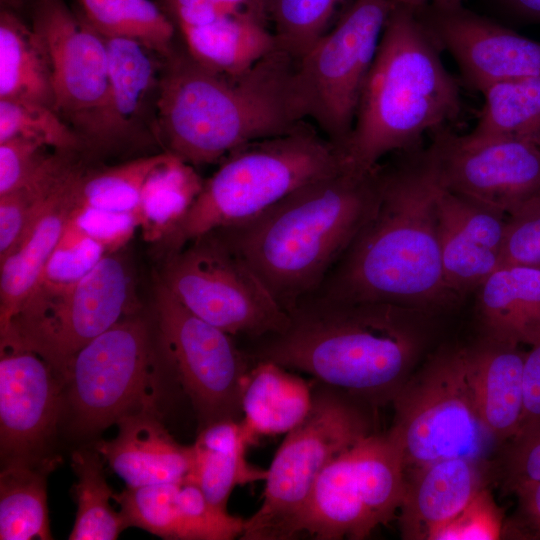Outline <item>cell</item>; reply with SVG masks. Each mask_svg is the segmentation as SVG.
<instances>
[{"instance_id": "cell-11", "label": "cell", "mask_w": 540, "mask_h": 540, "mask_svg": "<svg viewBox=\"0 0 540 540\" xmlns=\"http://www.w3.org/2000/svg\"><path fill=\"white\" fill-rule=\"evenodd\" d=\"M393 5L352 0L335 26L294 61L292 86L303 117L343 153Z\"/></svg>"}, {"instance_id": "cell-25", "label": "cell", "mask_w": 540, "mask_h": 540, "mask_svg": "<svg viewBox=\"0 0 540 540\" xmlns=\"http://www.w3.org/2000/svg\"><path fill=\"white\" fill-rule=\"evenodd\" d=\"M476 307L485 338L534 345L540 341V269L497 268L477 288Z\"/></svg>"}, {"instance_id": "cell-18", "label": "cell", "mask_w": 540, "mask_h": 540, "mask_svg": "<svg viewBox=\"0 0 540 540\" xmlns=\"http://www.w3.org/2000/svg\"><path fill=\"white\" fill-rule=\"evenodd\" d=\"M0 350L1 456H39L55 430L63 381L31 350L7 344Z\"/></svg>"}, {"instance_id": "cell-22", "label": "cell", "mask_w": 540, "mask_h": 540, "mask_svg": "<svg viewBox=\"0 0 540 540\" xmlns=\"http://www.w3.org/2000/svg\"><path fill=\"white\" fill-rule=\"evenodd\" d=\"M116 424L118 435L98 442L95 450L127 487L178 482L189 475L192 445L177 443L159 421L157 412L130 415Z\"/></svg>"}, {"instance_id": "cell-40", "label": "cell", "mask_w": 540, "mask_h": 540, "mask_svg": "<svg viewBox=\"0 0 540 540\" xmlns=\"http://www.w3.org/2000/svg\"><path fill=\"white\" fill-rule=\"evenodd\" d=\"M43 144L15 137L0 143V195L25 187L58 168L73 152L49 155Z\"/></svg>"}, {"instance_id": "cell-3", "label": "cell", "mask_w": 540, "mask_h": 540, "mask_svg": "<svg viewBox=\"0 0 540 540\" xmlns=\"http://www.w3.org/2000/svg\"><path fill=\"white\" fill-rule=\"evenodd\" d=\"M160 73L155 127L167 152L194 167L307 121L297 105L294 60L279 48L238 75L173 52Z\"/></svg>"}, {"instance_id": "cell-48", "label": "cell", "mask_w": 540, "mask_h": 540, "mask_svg": "<svg viewBox=\"0 0 540 540\" xmlns=\"http://www.w3.org/2000/svg\"><path fill=\"white\" fill-rule=\"evenodd\" d=\"M499 9L519 24H540V0H495Z\"/></svg>"}, {"instance_id": "cell-41", "label": "cell", "mask_w": 540, "mask_h": 540, "mask_svg": "<svg viewBox=\"0 0 540 540\" xmlns=\"http://www.w3.org/2000/svg\"><path fill=\"white\" fill-rule=\"evenodd\" d=\"M502 266L540 269V197L507 217L499 256Z\"/></svg>"}, {"instance_id": "cell-29", "label": "cell", "mask_w": 540, "mask_h": 540, "mask_svg": "<svg viewBox=\"0 0 540 540\" xmlns=\"http://www.w3.org/2000/svg\"><path fill=\"white\" fill-rule=\"evenodd\" d=\"M109 71V112L113 143L131 137L158 92L160 75L144 44L128 38H104ZM157 54V53H156Z\"/></svg>"}, {"instance_id": "cell-1", "label": "cell", "mask_w": 540, "mask_h": 540, "mask_svg": "<svg viewBox=\"0 0 540 540\" xmlns=\"http://www.w3.org/2000/svg\"><path fill=\"white\" fill-rule=\"evenodd\" d=\"M433 313L311 293L287 311L283 328L239 344L254 362L306 373L378 406L409 379Z\"/></svg>"}, {"instance_id": "cell-17", "label": "cell", "mask_w": 540, "mask_h": 540, "mask_svg": "<svg viewBox=\"0 0 540 540\" xmlns=\"http://www.w3.org/2000/svg\"><path fill=\"white\" fill-rule=\"evenodd\" d=\"M461 78L481 93L500 82L540 76V41L529 39L463 3H429L414 10Z\"/></svg>"}, {"instance_id": "cell-9", "label": "cell", "mask_w": 540, "mask_h": 540, "mask_svg": "<svg viewBox=\"0 0 540 540\" xmlns=\"http://www.w3.org/2000/svg\"><path fill=\"white\" fill-rule=\"evenodd\" d=\"M133 289L128 264L116 252L109 253L73 285L36 286L0 331V344L39 354L63 381L81 348L135 314Z\"/></svg>"}, {"instance_id": "cell-47", "label": "cell", "mask_w": 540, "mask_h": 540, "mask_svg": "<svg viewBox=\"0 0 540 540\" xmlns=\"http://www.w3.org/2000/svg\"><path fill=\"white\" fill-rule=\"evenodd\" d=\"M175 14L179 26L210 24L226 14L212 0H164Z\"/></svg>"}, {"instance_id": "cell-43", "label": "cell", "mask_w": 540, "mask_h": 540, "mask_svg": "<svg viewBox=\"0 0 540 540\" xmlns=\"http://www.w3.org/2000/svg\"><path fill=\"white\" fill-rule=\"evenodd\" d=\"M68 222L103 245L108 253L118 251L139 228L135 212L113 211L92 206H74Z\"/></svg>"}, {"instance_id": "cell-15", "label": "cell", "mask_w": 540, "mask_h": 540, "mask_svg": "<svg viewBox=\"0 0 540 540\" xmlns=\"http://www.w3.org/2000/svg\"><path fill=\"white\" fill-rule=\"evenodd\" d=\"M32 27L48 51L53 108L84 144H114L104 37L84 17H77L64 0H35Z\"/></svg>"}, {"instance_id": "cell-6", "label": "cell", "mask_w": 540, "mask_h": 540, "mask_svg": "<svg viewBox=\"0 0 540 540\" xmlns=\"http://www.w3.org/2000/svg\"><path fill=\"white\" fill-rule=\"evenodd\" d=\"M349 163L311 122L227 154L184 218L160 246L165 257L216 229L249 220L300 187Z\"/></svg>"}, {"instance_id": "cell-33", "label": "cell", "mask_w": 540, "mask_h": 540, "mask_svg": "<svg viewBox=\"0 0 540 540\" xmlns=\"http://www.w3.org/2000/svg\"><path fill=\"white\" fill-rule=\"evenodd\" d=\"M484 98L476 138H507L540 147V76L496 83L481 92Z\"/></svg>"}, {"instance_id": "cell-7", "label": "cell", "mask_w": 540, "mask_h": 540, "mask_svg": "<svg viewBox=\"0 0 540 540\" xmlns=\"http://www.w3.org/2000/svg\"><path fill=\"white\" fill-rule=\"evenodd\" d=\"M311 383V407L276 452L267 470L263 502L245 520L240 539L284 540L322 470L372 434V404L316 379Z\"/></svg>"}, {"instance_id": "cell-39", "label": "cell", "mask_w": 540, "mask_h": 540, "mask_svg": "<svg viewBox=\"0 0 540 540\" xmlns=\"http://www.w3.org/2000/svg\"><path fill=\"white\" fill-rule=\"evenodd\" d=\"M107 254L103 245L67 221L36 286L60 288L73 285L91 272Z\"/></svg>"}, {"instance_id": "cell-31", "label": "cell", "mask_w": 540, "mask_h": 540, "mask_svg": "<svg viewBox=\"0 0 540 540\" xmlns=\"http://www.w3.org/2000/svg\"><path fill=\"white\" fill-rule=\"evenodd\" d=\"M0 98L31 100L53 107L46 45L33 27L8 10L0 14Z\"/></svg>"}, {"instance_id": "cell-14", "label": "cell", "mask_w": 540, "mask_h": 540, "mask_svg": "<svg viewBox=\"0 0 540 540\" xmlns=\"http://www.w3.org/2000/svg\"><path fill=\"white\" fill-rule=\"evenodd\" d=\"M154 307L159 348L201 429L221 420L240 421L244 380L255 362L236 338L190 312L159 280Z\"/></svg>"}, {"instance_id": "cell-44", "label": "cell", "mask_w": 540, "mask_h": 540, "mask_svg": "<svg viewBox=\"0 0 540 540\" xmlns=\"http://www.w3.org/2000/svg\"><path fill=\"white\" fill-rule=\"evenodd\" d=\"M507 488L523 481H540V431L506 443L504 468Z\"/></svg>"}, {"instance_id": "cell-5", "label": "cell", "mask_w": 540, "mask_h": 540, "mask_svg": "<svg viewBox=\"0 0 540 540\" xmlns=\"http://www.w3.org/2000/svg\"><path fill=\"white\" fill-rule=\"evenodd\" d=\"M414 10L394 4L364 82L345 148L347 162L376 168L388 155L423 147L462 108L460 82Z\"/></svg>"}, {"instance_id": "cell-23", "label": "cell", "mask_w": 540, "mask_h": 540, "mask_svg": "<svg viewBox=\"0 0 540 540\" xmlns=\"http://www.w3.org/2000/svg\"><path fill=\"white\" fill-rule=\"evenodd\" d=\"M76 166L50 193L17 246L0 260V331L33 291L74 207Z\"/></svg>"}, {"instance_id": "cell-16", "label": "cell", "mask_w": 540, "mask_h": 540, "mask_svg": "<svg viewBox=\"0 0 540 540\" xmlns=\"http://www.w3.org/2000/svg\"><path fill=\"white\" fill-rule=\"evenodd\" d=\"M431 135L426 149L444 189L507 217L540 197L539 146L460 135L450 127Z\"/></svg>"}, {"instance_id": "cell-38", "label": "cell", "mask_w": 540, "mask_h": 540, "mask_svg": "<svg viewBox=\"0 0 540 540\" xmlns=\"http://www.w3.org/2000/svg\"><path fill=\"white\" fill-rule=\"evenodd\" d=\"M22 137L56 151L75 152L84 146L81 137L52 107L44 103L0 98V143Z\"/></svg>"}, {"instance_id": "cell-49", "label": "cell", "mask_w": 540, "mask_h": 540, "mask_svg": "<svg viewBox=\"0 0 540 540\" xmlns=\"http://www.w3.org/2000/svg\"><path fill=\"white\" fill-rule=\"evenodd\" d=\"M226 15L249 14L266 22L261 0H212Z\"/></svg>"}, {"instance_id": "cell-36", "label": "cell", "mask_w": 540, "mask_h": 540, "mask_svg": "<svg viewBox=\"0 0 540 540\" xmlns=\"http://www.w3.org/2000/svg\"><path fill=\"white\" fill-rule=\"evenodd\" d=\"M167 155L165 151L87 174L82 171L74 185V206L134 212L146 180Z\"/></svg>"}, {"instance_id": "cell-45", "label": "cell", "mask_w": 540, "mask_h": 540, "mask_svg": "<svg viewBox=\"0 0 540 540\" xmlns=\"http://www.w3.org/2000/svg\"><path fill=\"white\" fill-rule=\"evenodd\" d=\"M530 347L524 362L523 415L519 431L513 439L540 431V341Z\"/></svg>"}, {"instance_id": "cell-28", "label": "cell", "mask_w": 540, "mask_h": 540, "mask_svg": "<svg viewBox=\"0 0 540 540\" xmlns=\"http://www.w3.org/2000/svg\"><path fill=\"white\" fill-rule=\"evenodd\" d=\"M180 29L190 56L221 74H241L278 49L268 25L249 14L225 15L204 26Z\"/></svg>"}, {"instance_id": "cell-50", "label": "cell", "mask_w": 540, "mask_h": 540, "mask_svg": "<svg viewBox=\"0 0 540 540\" xmlns=\"http://www.w3.org/2000/svg\"><path fill=\"white\" fill-rule=\"evenodd\" d=\"M464 0H393L394 4L416 10L429 3H463Z\"/></svg>"}, {"instance_id": "cell-27", "label": "cell", "mask_w": 540, "mask_h": 540, "mask_svg": "<svg viewBox=\"0 0 540 540\" xmlns=\"http://www.w3.org/2000/svg\"><path fill=\"white\" fill-rule=\"evenodd\" d=\"M252 440L242 420H221L202 428L193 449V463L186 477L196 483L215 506L227 510V501L237 485L265 480L267 470L245 459Z\"/></svg>"}, {"instance_id": "cell-2", "label": "cell", "mask_w": 540, "mask_h": 540, "mask_svg": "<svg viewBox=\"0 0 540 540\" xmlns=\"http://www.w3.org/2000/svg\"><path fill=\"white\" fill-rule=\"evenodd\" d=\"M378 166L377 206L313 293L436 312L461 298L447 285L436 196L426 147L392 154Z\"/></svg>"}, {"instance_id": "cell-46", "label": "cell", "mask_w": 540, "mask_h": 540, "mask_svg": "<svg viewBox=\"0 0 540 540\" xmlns=\"http://www.w3.org/2000/svg\"><path fill=\"white\" fill-rule=\"evenodd\" d=\"M509 490L517 497L513 529L517 536L540 539V481H523Z\"/></svg>"}, {"instance_id": "cell-19", "label": "cell", "mask_w": 540, "mask_h": 540, "mask_svg": "<svg viewBox=\"0 0 540 540\" xmlns=\"http://www.w3.org/2000/svg\"><path fill=\"white\" fill-rule=\"evenodd\" d=\"M127 525L164 539L231 540L241 536L245 520L213 505L200 487L178 482L125 489L115 494Z\"/></svg>"}, {"instance_id": "cell-13", "label": "cell", "mask_w": 540, "mask_h": 540, "mask_svg": "<svg viewBox=\"0 0 540 540\" xmlns=\"http://www.w3.org/2000/svg\"><path fill=\"white\" fill-rule=\"evenodd\" d=\"M158 381L150 327L135 314L81 348L63 380L74 423L84 432L157 412Z\"/></svg>"}, {"instance_id": "cell-26", "label": "cell", "mask_w": 540, "mask_h": 540, "mask_svg": "<svg viewBox=\"0 0 540 540\" xmlns=\"http://www.w3.org/2000/svg\"><path fill=\"white\" fill-rule=\"evenodd\" d=\"M312 383L271 361H256L242 390V422L252 440L287 433L308 413Z\"/></svg>"}, {"instance_id": "cell-12", "label": "cell", "mask_w": 540, "mask_h": 540, "mask_svg": "<svg viewBox=\"0 0 540 540\" xmlns=\"http://www.w3.org/2000/svg\"><path fill=\"white\" fill-rule=\"evenodd\" d=\"M190 312L239 343L283 328L287 312L216 232L165 257L158 279Z\"/></svg>"}, {"instance_id": "cell-30", "label": "cell", "mask_w": 540, "mask_h": 540, "mask_svg": "<svg viewBox=\"0 0 540 540\" xmlns=\"http://www.w3.org/2000/svg\"><path fill=\"white\" fill-rule=\"evenodd\" d=\"M57 460L39 456L9 460L0 474V539H51L46 476Z\"/></svg>"}, {"instance_id": "cell-10", "label": "cell", "mask_w": 540, "mask_h": 540, "mask_svg": "<svg viewBox=\"0 0 540 540\" xmlns=\"http://www.w3.org/2000/svg\"><path fill=\"white\" fill-rule=\"evenodd\" d=\"M405 480L392 433H372L322 470L284 540L301 534L317 540L365 539L399 511Z\"/></svg>"}, {"instance_id": "cell-37", "label": "cell", "mask_w": 540, "mask_h": 540, "mask_svg": "<svg viewBox=\"0 0 540 540\" xmlns=\"http://www.w3.org/2000/svg\"><path fill=\"white\" fill-rule=\"evenodd\" d=\"M341 0H261L278 48L300 59L330 28Z\"/></svg>"}, {"instance_id": "cell-51", "label": "cell", "mask_w": 540, "mask_h": 540, "mask_svg": "<svg viewBox=\"0 0 540 540\" xmlns=\"http://www.w3.org/2000/svg\"><path fill=\"white\" fill-rule=\"evenodd\" d=\"M25 0H1L2 3L10 5L11 7H19Z\"/></svg>"}, {"instance_id": "cell-8", "label": "cell", "mask_w": 540, "mask_h": 540, "mask_svg": "<svg viewBox=\"0 0 540 540\" xmlns=\"http://www.w3.org/2000/svg\"><path fill=\"white\" fill-rule=\"evenodd\" d=\"M392 401L405 472L454 457L483 463L498 445L477 410L466 348L435 353Z\"/></svg>"}, {"instance_id": "cell-4", "label": "cell", "mask_w": 540, "mask_h": 540, "mask_svg": "<svg viewBox=\"0 0 540 540\" xmlns=\"http://www.w3.org/2000/svg\"><path fill=\"white\" fill-rule=\"evenodd\" d=\"M378 166L361 170L348 164L249 220L213 231L287 312L319 288L373 214L380 194Z\"/></svg>"}, {"instance_id": "cell-35", "label": "cell", "mask_w": 540, "mask_h": 540, "mask_svg": "<svg viewBox=\"0 0 540 540\" xmlns=\"http://www.w3.org/2000/svg\"><path fill=\"white\" fill-rule=\"evenodd\" d=\"M99 455L96 450L72 455L78 481L74 487L77 513L70 540H114L128 527L122 512H116L110 504L115 494L105 480Z\"/></svg>"}, {"instance_id": "cell-20", "label": "cell", "mask_w": 540, "mask_h": 540, "mask_svg": "<svg viewBox=\"0 0 540 540\" xmlns=\"http://www.w3.org/2000/svg\"><path fill=\"white\" fill-rule=\"evenodd\" d=\"M442 267L458 296L477 289L499 268L507 217L477 205L439 184L436 196Z\"/></svg>"}, {"instance_id": "cell-34", "label": "cell", "mask_w": 540, "mask_h": 540, "mask_svg": "<svg viewBox=\"0 0 540 540\" xmlns=\"http://www.w3.org/2000/svg\"><path fill=\"white\" fill-rule=\"evenodd\" d=\"M85 20L104 38L136 40L169 57L174 28L151 0H77Z\"/></svg>"}, {"instance_id": "cell-42", "label": "cell", "mask_w": 540, "mask_h": 540, "mask_svg": "<svg viewBox=\"0 0 540 540\" xmlns=\"http://www.w3.org/2000/svg\"><path fill=\"white\" fill-rule=\"evenodd\" d=\"M503 515L485 488L430 540H493L503 534Z\"/></svg>"}, {"instance_id": "cell-32", "label": "cell", "mask_w": 540, "mask_h": 540, "mask_svg": "<svg viewBox=\"0 0 540 540\" xmlns=\"http://www.w3.org/2000/svg\"><path fill=\"white\" fill-rule=\"evenodd\" d=\"M203 183L193 165L168 152L146 180L134 211L143 238L157 243L165 240L184 218Z\"/></svg>"}, {"instance_id": "cell-21", "label": "cell", "mask_w": 540, "mask_h": 540, "mask_svg": "<svg viewBox=\"0 0 540 540\" xmlns=\"http://www.w3.org/2000/svg\"><path fill=\"white\" fill-rule=\"evenodd\" d=\"M482 462L454 457L409 470L399 508L404 539H428L484 488Z\"/></svg>"}, {"instance_id": "cell-24", "label": "cell", "mask_w": 540, "mask_h": 540, "mask_svg": "<svg viewBox=\"0 0 540 540\" xmlns=\"http://www.w3.org/2000/svg\"><path fill=\"white\" fill-rule=\"evenodd\" d=\"M466 353L479 416L498 445L506 444L517 435L522 420L526 352L485 338Z\"/></svg>"}]
</instances>
